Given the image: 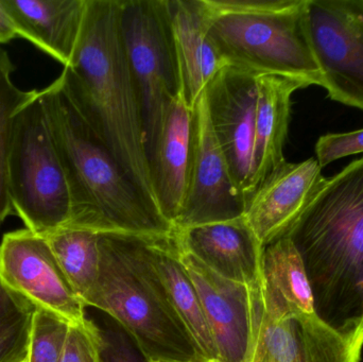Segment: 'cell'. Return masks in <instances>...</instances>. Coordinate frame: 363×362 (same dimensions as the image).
Masks as SVG:
<instances>
[{"mask_svg":"<svg viewBox=\"0 0 363 362\" xmlns=\"http://www.w3.org/2000/svg\"><path fill=\"white\" fill-rule=\"evenodd\" d=\"M16 38V30L0 1V44H8Z\"/></svg>","mask_w":363,"mask_h":362,"instance_id":"obj_30","label":"cell"},{"mask_svg":"<svg viewBox=\"0 0 363 362\" xmlns=\"http://www.w3.org/2000/svg\"><path fill=\"white\" fill-rule=\"evenodd\" d=\"M253 339L247 362H360L363 323L336 329L290 310L264 280L253 286Z\"/></svg>","mask_w":363,"mask_h":362,"instance_id":"obj_8","label":"cell"},{"mask_svg":"<svg viewBox=\"0 0 363 362\" xmlns=\"http://www.w3.org/2000/svg\"><path fill=\"white\" fill-rule=\"evenodd\" d=\"M180 259L198 291L218 359L247 362L253 339V286L225 280L181 250Z\"/></svg>","mask_w":363,"mask_h":362,"instance_id":"obj_13","label":"cell"},{"mask_svg":"<svg viewBox=\"0 0 363 362\" xmlns=\"http://www.w3.org/2000/svg\"><path fill=\"white\" fill-rule=\"evenodd\" d=\"M49 129L67 182V227L98 234L164 237L176 227L146 199L59 78L40 91Z\"/></svg>","mask_w":363,"mask_h":362,"instance_id":"obj_2","label":"cell"},{"mask_svg":"<svg viewBox=\"0 0 363 362\" xmlns=\"http://www.w3.org/2000/svg\"><path fill=\"white\" fill-rule=\"evenodd\" d=\"M33 305L11 290L0 276V323L18 312L33 310Z\"/></svg>","mask_w":363,"mask_h":362,"instance_id":"obj_29","label":"cell"},{"mask_svg":"<svg viewBox=\"0 0 363 362\" xmlns=\"http://www.w3.org/2000/svg\"><path fill=\"white\" fill-rule=\"evenodd\" d=\"M321 168L337 159L363 153V128L345 133H328L318 140L315 147Z\"/></svg>","mask_w":363,"mask_h":362,"instance_id":"obj_28","label":"cell"},{"mask_svg":"<svg viewBox=\"0 0 363 362\" xmlns=\"http://www.w3.org/2000/svg\"><path fill=\"white\" fill-rule=\"evenodd\" d=\"M15 66L10 55L0 48V225L15 214L9 191V157L15 117L38 91H23L12 79Z\"/></svg>","mask_w":363,"mask_h":362,"instance_id":"obj_23","label":"cell"},{"mask_svg":"<svg viewBox=\"0 0 363 362\" xmlns=\"http://www.w3.org/2000/svg\"><path fill=\"white\" fill-rule=\"evenodd\" d=\"M213 133L233 180L247 202L255 131L257 74L234 66L220 70L205 89Z\"/></svg>","mask_w":363,"mask_h":362,"instance_id":"obj_12","label":"cell"},{"mask_svg":"<svg viewBox=\"0 0 363 362\" xmlns=\"http://www.w3.org/2000/svg\"><path fill=\"white\" fill-rule=\"evenodd\" d=\"M213 42L228 66L321 85L306 0H204Z\"/></svg>","mask_w":363,"mask_h":362,"instance_id":"obj_5","label":"cell"},{"mask_svg":"<svg viewBox=\"0 0 363 362\" xmlns=\"http://www.w3.org/2000/svg\"><path fill=\"white\" fill-rule=\"evenodd\" d=\"M33 310L18 312L0 323V362L27 358Z\"/></svg>","mask_w":363,"mask_h":362,"instance_id":"obj_26","label":"cell"},{"mask_svg":"<svg viewBox=\"0 0 363 362\" xmlns=\"http://www.w3.org/2000/svg\"><path fill=\"white\" fill-rule=\"evenodd\" d=\"M153 238L99 234V278L86 307L116 321L151 362L201 361L153 263Z\"/></svg>","mask_w":363,"mask_h":362,"instance_id":"obj_4","label":"cell"},{"mask_svg":"<svg viewBox=\"0 0 363 362\" xmlns=\"http://www.w3.org/2000/svg\"><path fill=\"white\" fill-rule=\"evenodd\" d=\"M96 325L102 362H151L130 334L111 317L104 321V327Z\"/></svg>","mask_w":363,"mask_h":362,"instance_id":"obj_25","label":"cell"},{"mask_svg":"<svg viewBox=\"0 0 363 362\" xmlns=\"http://www.w3.org/2000/svg\"><path fill=\"white\" fill-rule=\"evenodd\" d=\"M0 276L11 290L34 307L72 325L87 320L86 307L72 289L46 237L28 229L4 234L0 244Z\"/></svg>","mask_w":363,"mask_h":362,"instance_id":"obj_10","label":"cell"},{"mask_svg":"<svg viewBox=\"0 0 363 362\" xmlns=\"http://www.w3.org/2000/svg\"><path fill=\"white\" fill-rule=\"evenodd\" d=\"M18 38L69 65L86 14L87 0H0Z\"/></svg>","mask_w":363,"mask_h":362,"instance_id":"obj_18","label":"cell"},{"mask_svg":"<svg viewBox=\"0 0 363 362\" xmlns=\"http://www.w3.org/2000/svg\"><path fill=\"white\" fill-rule=\"evenodd\" d=\"M306 26L320 86L363 112V0H306Z\"/></svg>","mask_w":363,"mask_h":362,"instance_id":"obj_9","label":"cell"},{"mask_svg":"<svg viewBox=\"0 0 363 362\" xmlns=\"http://www.w3.org/2000/svg\"><path fill=\"white\" fill-rule=\"evenodd\" d=\"M60 362H102L99 331L94 321L70 324Z\"/></svg>","mask_w":363,"mask_h":362,"instance_id":"obj_27","label":"cell"},{"mask_svg":"<svg viewBox=\"0 0 363 362\" xmlns=\"http://www.w3.org/2000/svg\"><path fill=\"white\" fill-rule=\"evenodd\" d=\"M9 191L14 213L26 229L47 237L67 227V182L40 91L15 117L9 157Z\"/></svg>","mask_w":363,"mask_h":362,"instance_id":"obj_6","label":"cell"},{"mask_svg":"<svg viewBox=\"0 0 363 362\" xmlns=\"http://www.w3.org/2000/svg\"><path fill=\"white\" fill-rule=\"evenodd\" d=\"M179 249L225 280L254 286L262 276L264 247L245 216L176 229Z\"/></svg>","mask_w":363,"mask_h":362,"instance_id":"obj_15","label":"cell"},{"mask_svg":"<svg viewBox=\"0 0 363 362\" xmlns=\"http://www.w3.org/2000/svg\"><path fill=\"white\" fill-rule=\"evenodd\" d=\"M190 362H225L219 361V359H201V361H190Z\"/></svg>","mask_w":363,"mask_h":362,"instance_id":"obj_31","label":"cell"},{"mask_svg":"<svg viewBox=\"0 0 363 362\" xmlns=\"http://www.w3.org/2000/svg\"><path fill=\"white\" fill-rule=\"evenodd\" d=\"M121 30L142 108L147 157L182 94L167 0H123Z\"/></svg>","mask_w":363,"mask_h":362,"instance_id":"obj_7","label":"cell"},{"mask_svg":"<svg viewBox=\"0 0 363 362\" xmlns=\"http://www.w3.org/2000/svg\"><path fill=\"white\" fill-rule=\"evenodd\" d=\"M46 238L72 289L86 307L99 278V234L63 227Z\"/></svg>","mask_w":363,"mask_h":362,"instance_id":"obj_22","label":"cell"},{"mask_svg":"<svg viewBox=\"0 0 363 362\" xmlns=\"http://www.w3.org/2000/svg\"><path fill=\"white\" fill-rule=\"evenodd\" d=\"M247 202L213 131L206 96L192 110V152L187 191L176 229L222 222L245 216Z\"/></svg>","mask_w":363,"mask_h":362,"instance_id":"obj_11","label":"cell"},{"mask_svg":"<svg viewBox=\"0 0 363 362\" xmlns=\"http://www.w3.org/2000/svg\"><path fill=\"white\" fill-rule=\"evenodd\" d=\"M287 236L304 261L322 320L363 323V157L325 178Z\"/></svg>","mask_w":363,"mask_h":362,"instance_id":"obj_3","label":"cell"},{"mask_svg":"<svg viewBox=\"0 0 363 362\" xmlns=\"http://www.w3.org/2000/svg\"><path fill=\"white\" fill-rule=\"evenodd\" d=\"M192 152V110L182 94L174 99L149 157L157 208L174 227L185 199Z\"/></svg>","mask_w":363,"mask_h":362,"instance_id":"obj_17","label":"cell"},{"mask_svg":"<svg viewBox=\"0 0 363 362\" xmlns=\"http://www.w3.org/2000/svg\"><path fill=\"white\" fill-rule=\"evenodd\" d=\"M19 362H29V361H28V358H25V359H23V361H21Z\"/></svg>","mask_w":363,"mask_h":362,"instance_id":"obj_32","label":"cell"},{"mask_svg":"<svg viewBox=\"0 0 363 362\" xmlns=\"http://www.w3.org/2000/svg\"><path fill=\"white\" fill-rule=\"evenodd\" d=\"M324 179L319 162L311 157L286 161L258 187L245 218L264 248L289 234Z\"/></svg>","mask_w":363,"mask_h":362,"instance_id":"obj_14","label":"cell"},{"mask_svg":"<svg viewBox=\"0 0 363 362\" xmlns=\"http://www.w3.org/2000/svg\"><path fill=\"white\" fill-rule=\"evenodd\" d=\"M70 324L46 310L35 308L30 329L29 362H60Z\"/></svg>","mask_w":363,"mask_h":362,"instance_id":"obj_24","label":"cell"},{"mask_svg":"<svg viewBox=\"0 0 363 362\" xmlns=\"http://www.w3.org/2000/svg\"><path fill=\"white\" fill-rule=\"evenodd\" d=\"M167 6L182 97L194 110L213 77L228 65L211 38L204 0H167Z\"/></svg>","mask_w":363,"mask_h":362,"instance_id":"obj_16","label":"cell"},{"mask_svg":"<svg viewBox=\"0 0 363 362\" xmlns=\"http://www.w3.org/2000/svg\"><path fill=\"white\" fill-rule=\"evenodd\" d=\"M151 253L172 305L191 336L201 356L203 359H218L217 350L198 291L181 261L176 231L169 236L153 238Z\"/></svg>","mask_w":363,"mask_h":362,"instance_id":"obj_20","label":"cell"},{"mask_svg":"<svg viewBox=\"0 0 363 362\" xmlns=\"http://www.w3.org/2000/svg\"><path fill=\"white\" fill-rule=\"evenodd\" d=\"M262 280L290 310L301 314H317L304 261L289 236L264 248Z\"/></svg>","mask_w":363,"mask_h":362,"instance_id":"obj_21","label":"cell"},{"mask_svg":"<svg viewBox=\"0 0 363 362\" xmlns=\"http://www.w3.org/2000/svg\"><path fill=\"white\" fill-rule=\"evenodd\" d=\"M306 87L308 86L305 83L294 79L273 74L257 76L249 199L258 187L285 163L284 148L291 116V97L294 91Z\"/></svg>","mask_w":363,"mask_h":362,"instance_id":"obj_19","label":"cell"},{"mask_svg":"<svg viewBox=\"0 0 363 362\" xmlns=\"http://www.w3.org/2000/svg\"><path fill=\"white\" fill-rule=\"evenodd\" d=\"M121 9L123 0H87L74 57L59 80L125 174L160 212L142 108L123 42Z\"/></svg>","mask_w":363,"mask_h":362,"instance_id":"obj_1","label":"cell"}]
</instances>
